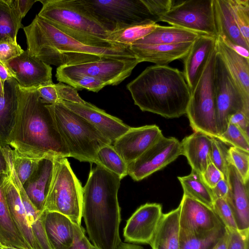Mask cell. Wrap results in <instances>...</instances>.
Listing matches in <instances>:
<instances>
[{
	"mask_svg": "<svg viewBox=\"0 0 249 249\" xmlns=\"http://www.w3.org/2000/svg\"><path fill=\"white\" fill-rule=\"evenodd\" d=\"M3 187L11 217L18 231L31 249H38L25 209L10 174L3 182Z\"/></svg>",
	"mask_w": 249,
	"mask_h": 249,
	"instance_id": "obj_24",
	"label": "cell"
},
{
	"mask_svg": "<svg viewBox=\"0 0 249 249\" xmlns=\"http://www.w3.org/2000/svg\"><path fill=\"white\" fill-rule=\"evenodd\" d=\"M117 249H144V248L142 246L134 244L121 242Z\"/></svg>",
	"mask_w": 249,
	"mask_h": 249,
	"instance_id": "obj_58",
	"label": "cell"
},
{
	"mask_svg": "<svg viewBox=\"0 0 249 249\" xmlns=\"http://www.w3.org/2000/svg\"><path fill=\"white\" fill-rule=\"evenodd\" d=\"M74 238L72 245L68 249H90L91 244L86 237L85 229L74 224Z\"/></svg>",
	"mask_w": 249,
	"mask_h": 249,
	"instance_id": "obj_50",
	"label": "cell"
},
{
	"mask_svg": "<svg viewBox=\"0 0 249 249\" xmlns=\"http://www.w3.org/2000/svg\"><path fill=\"white\" fill-rule=\"evenodd\" d=\"M48 107L69 151L70 157L96 164L98 151L111 144V142L88 121L61 102Z\"/></svg>",
	"mask_w": 249,
	"mask_h": 249,
	"instance_id": "obj_6",
	"label": "cell"
},
{
	"mask_svg": "<svg viewBox=\"0 0 249 249\" xmlns=\"http://www.w3.org/2000/svg\"><path fill=\"white\" fill-rule=\"evenodd\" d=\"M182 155L192 169L200 174L211 163L212 137L198 132L185 137L180 142Z\"/></svg>",
	"mask_w": 249,
	"mask_h": 249,
	"instance_id": "obj_25",
	"label": "cell"
},
{
	"mask_svg": "<svg viewBox=\"0 0 249 249\" xmlns=\"http://www.w3.org/2000/svg\"><path fill=\"white\" fill-rule=\"evenodd\" d=\"M217 37L200 35L183 58V75L191 92L194 90L209 57L216 46Z\"/></svg>",
	"mask_w": 249,
	"mask_h": 249,
	"instance_id": "obj_19",
	"label": "cell"
},
{
	"mask_svg": "<svg viewBox=\"0 0 249 249\" xmlns=\"http://www.w3.org/2000/svg\"><path fill=\"white\" fill-rule=\"evenodd\" d=\"M23 18L33 5L38 0H5Z\"/></svg>",
	"mask_w": 249,
	"mask_h": 249,
	"instance_id": "obj_52",
	"label": "cell"
},
{
	"mask_svg": "<svg viewBox=\"0 0 249 249\" xmlns=\"http://www.w3.org/2000/svg\"><path fill=\"white\" fill-rule=\"evenodd\" d=\"M13 78L12 76L5 65L3 62L0 61V80L1 83L4 85L6 81Z\"/></svg>",
	"mask_w": 249,
	"mask_h": 249,
	"instance_id": "obj_57",
	"label": "cell"
},
{
	"mask_svg": "<svg viewBox=\"0 0 249 249\" xmlns=\"http://www.w3.org/2000/svg\"><path fill=\"white\" fill-rule=\"evenodd\" d=\"M4 95V85L1 83L0 80V98Z\"/></svg>",
	"mask_w": 249,
	"mask_h": 249,
	"instance_id": "obj_59",
	"label": "cell"
},
{
	"mask_svg": "<svg viewBox=\"0 0 249 249\" xmlns=\"http://www.w3.org/2000/svg\"><path fill=\"white\" fill-rule=\"evenodd\" d=\"M217 50L216 46L191 92L186 113L190 125L194 132L217 138L214 71Z\"/></svg>",
	"mask_w": 249,
	"mask_h": 249,
	"instance_id": "obj_8",
	"label": "cell"
},
{
	"mask_svg": "<svg viewBox=\"0 0 249 249\" xmlns=\"http://www.w3.org/2000/svg\"><path fill=\"white\" fill-rule=\"evenodd\" d=\"M0 248L1 249H20L14 247L7 246L3 245L0 247Z\"/></svg>",
	"mask_w": 249,
	"mask_h": 249,
	"instance_id": "obj_60",
	"label": "cell"
},
{
	"mask_svg": "<svg viewBox=\"0 0 249 249\" xmlns=\"http://www.w3.org/2000/svg\"><path fill=\"white\" fill-rule=\"evenodd\" d=\"M42 7L37 15L59 30L83 41L102 47L121 45L109 41L111 32L84 0H38Z\"/></svg>",
	"mask_w": 249,
	"mask_h": 249,
	"instance_id": "obj_5",
	"label": "cell"
},
{
	"mask_svg": "<svg viewBox=\"0 0 249 249\" xmlns=\"http://www.w3.org/2000/svg\"><path fill=\"white\" fill-rule=\"evenodd\" d=\"M229 122L237 126L247 137H249V115L243 111H238L231 115Z\"/></svg>",
	"mask_w": 249,
	"mask_h": 249,
	"instance_id": "obj_51",
	"label": "cell"
},
{
	"mask_svg": "<svg viewBox=\"0 0 249 249\" xmlns=\"http://www.w3.org/2000/svg\"><path fill=\"white\" fill-rule=\"evenodd\" d=\"M24 50L16 41L5 40L0 41V61L10 60L23 53Z\"/></svg>",
	"mask_w": 249,
	"mask_h": 249,
	"instance_id": "obj_46",
	"label": "cell"
},
{
	"mask_svg": "<svg viewBox=\"0 0 249 249\" xmlns=\"http://www.w3.org/2000/svg\"><path fill=\"white\" fill-rule=\"evenodd\" d=\"M217 138L231 146L249 152V137L233 124L229 123L226 131Z\"/></svg>",
	"mask_w": 249,
	"mask_h": 249,
	"instance_id": "obj_41",
	"label": "cell"
},
{
	"mask_svg": "<svg viewBox=\"0 0 249 249\" xmlns=\"http://www.w3.org/2000/svg\"><path fill=\"white\" fill-rule=\"evenodd\" d=\"M163 135L155 124L131 127L113 143L116 151L128 164L137 159Z\"/></svg>",
	"mask_w": 249,
	"mask_h": 249,
	"instance_id": "obj_17",
	"label": "cell"
},
{
	"mask_svg": "<svg viewBox=\"0 0 249 249\" xmlns=\"http://www.w3.org/2000/svg\"><path fill=\"white\" fill-rule=\"evenodd\" d=\"M37 89L41 101L44 104L54 105L59 102L55 84L41 86Z\"/></svg>",
	"mask_w": 249,
	"mask_h": 249,
	"instance_id": "obj_49",
	"label": "cell"
},
{
	"mask_svg": "<svg viewBox=\"0 0 249 249\" xmlns=\"http://www.w3.org/2000/svg\"><path fill=\"white\" fill-rule=\"evenodd\" d=\"M212 191L214 200L218 198H226L229 191L228 181L222 179L212 188Z\"/></svg>",
	"mask_w": 249,
	"mask_h": 249,
	"instance_id": "obj_54",
	"label": "cell"
},
{
	"mask_svg": "<svg viewBox=\"0 0 249 249\" xmlns=\"http://www.w3.org/2000/svg\"><path fill=\"white\" fill-rule=\"evenodd\" d=\"M150 13L158 22L160 17L169 11L174 5L173 0H142Z\"/></svg>",
	"mask_w": 249,
	"mask_h": 249,
	"instance_id": "obj_47",
	"label": "cell"
},
{
	"mask_svg": "<svg viewBox=\"0 0 249 249\" xmlns=\"http://www.w3.org/2000/svg\"><path fill=\"white\" fill-rule=\"evenodd\" d=\"M74 226V223L64 215L55 212H46L45 229L52 249H68L72 245Z\"/></svg>",
	"mask_w": 249,
	"mask_h": 249,
	"instance_id": "obj_26",
	"label": "cell"
},
{
	"mask_svg": "<svg viewBox=\"0 0 249 249\" xmlns=\"http://www.w3.org/2000/svg\"><path fill=\"white\" fill-rule=\"evenodd\" d=\"M9 174H0V242L4 246L31 249L18 231L10 215L3 187Z\"/></svg>",
	"mask_w": 249,
	"mask_h": 249,
	"instance_id": "obj_30",
	"label": "cell"
},
{
	"mask_svg": "<svg viewBox=\"0 0 249 249\" xmlns=\"http://www.w3.org/2000/svg\"><path fill=\"white\" fill-rule=\"evenodd\" d=\"M17 84L14 78L6 81L4 95L0 98V146L2 147L8 145V139L16 121L18 106Z\"/></svg>",
	"mask_w": 249,
	"mask_h": 249,
	"instance_id": "obj_28",
	"label": "cell"
},
{
	"mask_svg": "<svg viewBox=\"0 0 249 249\" xmlns=\"http://www.w3.org/2000/svg\"><path fill=\"white\" fill-rule=\"evenodd\" d=\"M179 205L162 213L154 236L149 243L152 249H180Z\"/></svg>",
	"mask_w": 249,
	"mask_h": 249,
	"instance_id": "obj_27",
	"label": "cell"
},
{
	"mask_svg": "<svg viewBox=\"0 0 249 249\" xmlns=\"http://www.w3.org/2000/svg\"><path fill=\"white\" fill-rule=\"evenodd\" d=\"M213 209L225 228L238 229L233 213L226 198L215 199Z\"/></svg>",
	"mask_w": 249,
	"mask_h": 249,
	"instance_id": "obj_43",
	"label": "cell"
},
{
	"mask_svg": "<svg viewBox=\"0 0 249 249\" xmlns=\"http://www.w3.org/2000/svg\"><path fill=\"white\" fill-rule=\"evenodd\" d=\"M158 25L154 22H147L127 26L111 32L107 40L117 44L130 46L138 40L152 32Z\"/></svg>",
	"mask_w": 249,
	"mask_h": 249,
	"instance_id": "obj_34",
	"label": "cell"
},
{
	"mask_svg": "<svg viewBox=\"0 0 249 249\" xmlns=\"http://www.w3.org/2000/svg\"><path fill=\"white\" fill-rule=\"evenodd\" d=\"M0 249H1L0 248Z\"/></svg>",
	"mask_w": 249,
	"mask_h": 249,
	"instance_id": "obj_63",
	"label": "cell"
},
{
	"mask_svg": "<svg viewBox=\"0 0 249 249\" xmlns=\"http://www.w3.org/2000/svg\"><path fill=\"white\" fill-rule=\"evenodd\" d=\"M201 175L204 182L211 189L220 180L224 178L222 172L212 162Z\"/></svg>",
	"mask_w": 249,
	"mask_h": 249,
	"instance_id": "obj_48",
	"label": "cell"
},
{
	"mask_svg": "<svg viewBox=\"0 0 249 249\" xmlns=\"http://www.w3.org/2000/svg\"><path fill=\"white\" fill-rule=\"evenodd\" d=\"M230 162L245 182L249 181V152L233 146L228 150Z\"/></svg>",
	"mask_w": 249,
	"mask_h": 249,
	"instance_id": "obj_42",
	"label": "cell"
},
{
	"mask_svg": "<svg viewBox=\"0 0 249 249\" xmlns=\"http://www.w3.org/2000/svg\"><path fill=\"white\" fill-rule=\"evenodd\" d=\"M200 35L177 26L158 24L152 32L133 44L159 45L193 42Z\"/></svg>",
	"mask_w": 249,
	"mask_h": 249,
	"instance_id": "obj_32",
	"label": "cell"
},
{
	"mask_svg": "<svg viewBox=\"0 0 249 249\" xmlns=\"http://www.w3.org/2000/svg\"><path fill=\"white\" fill-rule=\"evenodd\" d=\"M183 195L195 199L213 209L214 198L212 191L203 181L201 175L192 169L188 175L178 177Z\"/></svg>",
	"mask_w": 249,
	"mask_h": 249,
	"instance_id": "obj_33",
	"label": "cell"
},
{
	"mask_svg": "<svg viewBox=\"0 0 249 249\" xmlns=\"http://www.w3.org/2000/svg\"><path fill=\"white\" fill-rule=\"evenodd\" d=\"M90 249H98L96 247H95L93 245L91 244L90 245Z\"/></svg>",
	"mask_w": 249,
	"mask_h": 249,
	"instance_id": "obj_61",
	"label": "cell"
},
{
	"mask_svg": "<svg viewBox=\"0 0 249 249\" xmlns=\"http://www.w3.org/2000/svg\"><path fill=\"white\" fill-rule=\"evenodd\" d=\"M54 159L47 157L40 159L32 174L22 185L30 200L41 213L52 179Z\"/></svg>",
	"mask_w": 249,
	"mask_h": 249,
	"instance_id": "obj_21",
	"label": "cell"
},
{
	"mask_svg": "<svg viewBox=\"0 0 249 249\" xmlns=\"http://www.w3.org/2000/svg\"><path fill=\"white\" fill-rule=\"evenodd\" d=\"M162 206L146 203L139 207L127 220L124 229V241L149 244L162 215Z\"/></svg>",
	"mask_w": 249,
	"mask_h": 249,
	"instance_id": "obj_16",
	"label": "cell"
},
{
	"mask_svg": "<svg viewBox=\"0 0 249 249\" xmlns=\"http://www.w3.org/2000/svg\"><path fill=\"white\" fill-rule=\"evenodd\" d=\"M11 159L16 174L22 185L35 170L39 160L24 157L14 149H11Z\"/></svg>",
	"mask_w": 249,
	"mask_h": 249,
	"instance_id": "obj_39",
	"label": "cell"
},
{
	"mask_svg": "<svg viewBox=\"0 0 249 249\" xmlns=\"http://www.w3.org/2000/svg\"><path fill=\"white\" fill-rule=\"evenodd\" d=\"M179 205V232L199 233L224 226L213 209L195 199L183 195Z\"/></svg>",
	"mask_w": 249,
	"mask_h": 249,
	"instance_id": "obj_15",
	"label": "cell"
},
{
	"mask_svg": "<svg viewBox=\"0 0 249 249\" xmlns=\"http://www.w3.org/2000/svg\"><path fill=\"white\" fill-rule=\"evenodd\" d=\"M222 226L209 231L185 234L179 232L180 249H211L225 231Z\"/></svg>",
	"mask_w": 249,
	"mask_h": 249,
	"instance_id": "obj_35",
	"label": "cell"
},
{
	"mask_svg": "<svg viewBox=\"0 0 249 249\" xmlns=\"http://www.w3.org/2000/svg\"><path fill=\"white\" fill-rule=\"evenodd\" d=\"M61 103L88 121L112 143L130 128L119 118L107 114L89 103L85 102L80 104L65 101Z\"/></svg>",
	"mask_w": 249,
	"mask_h": 249,
	"instance_id": "obj_18",
	"label": "cell"
},
{
	"mask_svg": "<svg viewBox=\"0 0 249 249\" xmlns=\"http://www.w3.org/2000/svg\"><path fill=\"white\" fill-rule=\"evenodd\" d=\"M159 21L201 35L218 37L213 0H188L174 4Z\"/></svg>",
	"mask_w": 249,
	"mask_h": 249,
	"instance_id": "obj_10",
	"label": "cell"
},
{
	"mask_svg": "<svg viewBox=\"0 0 249 249\" xmlns=\"http://www.w3.org/2000/svg\"><path fill=\"white\" fill-rule=\"evenodd\" d=\"M126 88L141 110L169 119L186 114L191 95L183 72L167 65L147 67Z\"/></svg>",
	"mask_w": 249,
	"mask_h": 249,
	"instance_id": "obj_4",
	"label": "cell"
},
{
	"mask_svg": "<svg viewBox=\"0 0 249 249\" xmlns=\"http://www.w3.org/2000/svg\"><path fill=\"white\" fill-rule=\"evenodd\" d=\"M227 144L216 138L212 137L211 162L223 174L228 180V167L230 163L229 148Z\"/></svg>",
	"mask_w": 249,
	"mask_h": 249,
	"instance_id": "obj_40",
	"label": "cell"
},
{
	"mask_svg": "<svg viewBox=\"0 0 249 249\" xmlns=\"http://www.w3.org/2000/svg\"><path fill=\"white\" fill-rule=\"evenodd\" d=\"M213 7L218 36L225 37L249 50V43L242 36L227 0H213Z\"/></svg>",
	"mask_w": 249,
	"mask_h": 249,
	"instance_id": "obj_31",
	"label": "cell"
},
{
	"mask_svg": "<svg viewBox=\"0 0 249 249\" xmlns=\"http://www.w3.org/2000/svg\"></svg>",
	"mask_w": 249,
	"mask_h": 249,
	"instance_id": "obj_64",
	"label": "cell"
},
{
	"mask_svg": "<svg viewBox=\"0 0 249 249\" xmlns=\"http://www.w3.org/2000/svg\"><path fill=\"white\" fill-rule=\"evenodd\" d=\"M216 48L234 83L244 100L249 103V59L231 49L219 36Z\"/></svg>",
	"mask_w": 249,
	"mask_h": 249,
	"instance_id": "obj_22",
	"label": "cell"
},
{
	"mask_svg": "<svg viewBox=\"0 0 249 249\" xmlns=\"http://www.w3.org/2000/svg\"><path fill=\"white\" fill-rule=\"evenodd\" d=\"M22 19L5 0H0V41L9 39L17 41L18 31L22 27Z\"/></svg>",
	"mask_w": 249,
	"mask_h": 249,
	"instance_id": "obj_36",
	"label": "cell"
},
{
	"mask_svg": "<svg viewBox=\"0 0 249 249\" xmlns=\"http://www.w3.org/2000/svg\"><path fill=\"white\" fill-rule=\"evenodd\" d=\"M67 84L77 90L85 89L97 92L107 85L99 79L86 75H80L64 80Z\"/></svg>",
	"mask_w": 249,
	"mask_h": 249,
	"instance_id": "obj_44",
	"label": "cell"
},
{
	"mask_svg": "<svg viewBox=\"0 0 249 249\" xmlns=\"http://www.w3.org/2000/svg\"><path fill=\"white\" fill-rule=\"evenodd\" d=\"M23 29L29 54L49 65L57 67L75 65L96 61L103 57L121 59L136 57L130 46H96L62 32L37 15Z\"/></svg>",
	"mask_w": 249,
	"mask_h": 249,
	"instance_id": "obj_2",
	"label": "cell"
},
{
	"mask_svg": "<svg viewBox=\"0 0 249 249\" xmlns=\"http://www.w3.org/2000/svg\"><path fill=\"white\" fill-rule=\"evenodd\" d=\"M11 147L7 145L0 146V174H9L10 171V150Z\"/></svg>",
	"mask_w": 249,
	"mask_h": 249,
	"instance_id": "obj_53",
	"label": "cell"
},
{
	"mask_svg": "<svg viewBox=\"0 0 249 249\" xmlns=\"http://www.w3.org/2000/svg\"><path fill=\"white\" fill-rule=\"evenodd\" d=\"M96 164L116 174L121 179L128 175L127 164L112 144L105 145L99 149L96 155Z\"/></svg>",
	"mask_w": 249,
	"mask_h": 249,
	"instance_id": "obj_37",
	"label": "cell"
},
{
	"mask_svg": "<svg viewBox=\"0 0 249 249\" xmlns=\"http://www.w3.org/2000/svg\"><path fill=\"white\" fill-rule=\"evenodd\" d=\"M228 181L229 191L226 199L232 211L238 229H249V181H243L230 162L228 167Z\"/></svg>",
	"mask_w": 249,
	"mask_h": 249,
	"instance_id": "obj_20",
	"label": "cell"
},
{
	"mask_svg": "<svg viewBox=\"0 0 249 249\" xmlns=\"http://www.w3.org/2000/svg\"><path fill=\"white\" fill-rule=\"evenodd\" d=\"M111 32L133 25L158 22L142 0H84Z\"/></svg>",
	"mask_w": 249,
	"mask_h": 249,
	"instance_id": "obj_9",
	"label": "cell"
},
{
	"mask_svg": "<svg viewBox=\"0 0 249 249\" xmlns=\"http://www.w3.org/2000/svg\"><path fill=\"white\" fill-rule=\"evenodd\" d=\"M226 229L229 233L227 249H249V229L239 230Z\"/></svg>",
	"mask_w": 249,
	"mask_h": 249,
	"instance_id": "obj_45",
	"label": "cell"
},
{
	"mask_svg": "<svg viewBox=\"0 0 249 249\" xmlns=\"http://www.w3.org/2000/svg\"><path fill=\"white\" fill-rule=\"evenodd\" d=\"M193 42L173 44L141 45L133 44L131 50L142 62L157 65H167L177 59H183L188 53Z\"/></svg>",
	"mask_w": 249,
	"mask_h": 249,
	"instance_id": "obj_23",
	"label": "cell"
},
{
	"mask_svg": "<svg viewBox=\"0 0 249 249\" xmlns=\"http://www.w3.org/2000/svg\"><path fill=\"white\" fill-rule=\"evenodd\" d=\"M214 82L216 124L219 136L226 131L229 123V118L232 114L243 111L249 115V103L242 97L217 52Z\"/></svg>",
	"mask_w": 249,
	"mask_h": 249,
	"instance_id": "obj_12",
	"label": "cell"
},
{
	"mask_svg": "<svg viewBox=\"0 0 249 249\" xmlns=\"http://www.w3.org/2000/svg\"><path fill=\"white\" fill-rule=\"evenodd\" d=\"M3 63L21 88H38L53 83L51 66L31 55L27 50Z\"/></svg>",
	"mask_w": 249,
	"mask_h": 249,
	"instance_id": "obj_14",
	"label": "cell"
},
{
	"mask_svg": "<svg viewBox=\"0 0 249 249\" xmlns=\"http://www.w3.org/2000/svg\"><path fill=\"white\" fill-rule=\"evenodd\" d=\"M141 60L136 57L121 59L103 57L100 60L71 66L57 67V80H64L80 75L91 76L102 81L107 86H116L129 76Z\"/></svg>",
	"mask_w": 249,
	"mask_h": 249,
	"instance_id": "obj_11",
	"label": "cell"
},
{
	"mask_svg": "<svg viewBox=\"0 0 249 249\" xmlns=\"http://www.w3.org/2000/svg\"><path fill=\"white\" fill-rule=\"evenodd\" d=\"M240 33L249 43V0H227Z\"/></svg>",
	"mask_w": 249,
	"mask_h": 249,
	"instance_id": "obj_38",
	"label": "cell"
},
{
	"mask_svg": "<svg viewBox=\"0 0 249 249\" xmlns=\"http://www.w3.org/2000/svg\"><path fill=\"white\" fill-rule=\"evenodd\" d=\"M10 175L18 190L38 249H52L45 229L46 212L41 213L33 205L26 194L12 165L11 166Z\"/></svg>",
	"mask_w": 249,
	"mask_h": 249,
	"instance_id": "obj_29",
	"label": "cell"
},
{
	"mask_svg": "<svg viewBox=\"0 0 249 249\" xmlns=\"http://www.w3.org/2000/svg\"><path fill=\"white\" fill-rule=\"evenodd\" d=\"M18 106L8 145L20 155L39 160L70 157L48 105L41 101L37 88L17 85Z\"/></svg>",
	"mask_w": 249,
	"mask_h": 249,
	"instance_id": "obj_1",
	"label": "cell"
},
{
	"mask_svg": "<svg viewBox=\"0 0 249 249\" xmlns=\"http://www.w3.org/2000/svg\"><path fill=\"white\" fill-rule=\"evenodd\" d=\"M225 231L222 236L211 249H227L229 240V233L225 228Z\"/></svg>",
	"mask_w": 249,
	"mask_h": 249,
	"instance_id": "obj_56",
	"label": "cell"
},
{
	"mask_svg": "<svg viewBox=\"0 0 249 249\" xmlns=\"http://www.w3.org/2000/svg\"><path fill=\"white\" fill-rule=\"evenodd\" d=\"M181 155L180 142L175 137L163 136L127 164V174L134 180L140 181L165 167Z\"/></svg>",
	"mask_w": 249,
	"mask_h": 249,
	"instance_id": "obj_13",
	"label": "cell"
},
{
	"mask_svg": "<svg viewBox=\"0 0 249 249\" xmlns=\"http://www.w3.org/2000/svg\"><path fill=\"white\" fill-rule=\"evenodd\" d=\"M219 37L221 38L223 42L231 49L239 55L249 59V50L241 46L232 42L225 37Z\"/></svg>",
	"mask_w": 249,
	"mask_h": 249,
	"instance_id": "obj_55",
	"label": "cell"
},
{
	"mask_svg": "<svg viewBox=\"0 0 249 249\" xmlns=\"http://www.w3.org/2000/svg\"><path fill=\"white\" fill-rule=\"evenodd\" d=\"M2 245V244L1 243V242H0V247Z\"/></svg>",
	"mask_w": 249,
	"mask_h": 249,
	"instance_id": "obj_62",
	"label": "cell"
},
{
	"mask_svg": "<svg viewBox=\"0 0 249 249\" xmlns=\"http://www.w3.org/2000/svg\"><path fill=\"white\" fill-rule=\"evenodd\" d=\"M121 180L116 174L97 165L90 170L82 188V217L89 239L98 249H117L122 242L117 196Z\"/></svg>",
	"mask_w": 249,
	"mask_h": 249,
	"instance_id": "obj_3",
	"label": "cell"
},
{
	"mask_svg": "<svg viewBox=\"0 0 249 249\" xmlns=\"http://www.w3.org/2000/svg\"><path fill=\"white\" fill-rule=\"evenodd\" d=\"M82 188L67 159L54 158L52 179L43 212L60 213L73 223L81 225Z\"/></svg>",
	"mask_w": 249,
	"mask_h": 249,
	"instance_id": "obj_7",
	"label": "cell"
}]
</instances>
